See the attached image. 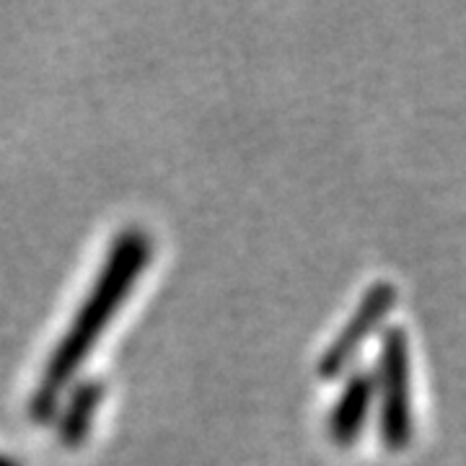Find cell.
Instances as JSON below:
<instances>
[{
	"label": "cell",
	"instance_id": "obj_1",
	"mask_svg": "<svg viewBox=\"0 0 466 466\" xmlns=\"http://www.w3.org/2000/svg\"><path fill=\"white\" fill-rule=\"evenodd\" d=\"M148 257L150 244L140 231H127L116 238L109 257H106V265L101 267V275L81 306L78 317L73 319V324L67 327L66 339L57 345L55 355L47 363L45 379L39 383L32 401V412L36 420L50 417L67 381L88 358V352L96 345L104 327L115 317L119 303L127 299V293L137 280L143 265L148 262Z\"/></svg>",
	"mask_w": 466,
	"mask_h": 466
},
{
	"label": "cell",
	"instance_id": "obj_2",
	"mask_svg": "<svg viewBox=\"0 0 466 466\" xmlns=\"http://www.w3.org/2000/svg\"><path fill=\"white\" fill-rule=\"evenodd\" d=\"M376 401H379V433L389 451H404L415 435L412 410V360L404 327H391L381 337L376 366Z\"/></svg>",
	"mask_w": 466,
	"mask_h": 466
},
{
	"label": "cell",
	"instance_id": "obj_3",
	"mask_svg": "<svg viewBox=\"0 0 466 466\" xmlns=\"http://www.w3.org/2000/svg\"><path fill=\"white\" fill-rule=\"evenodd\" d=\"M397 303V285L389 280H376L368 285L360 303L355 306L352 317L345 321V327L332 339V345L324 350L321 363H319V373L324 379H332L337 373H342V368L348 366L355 358V352L363 348L370 334L381 327L386 314L391 311V306Z\"/></svg>",
	"mask_w": 466,
	"mask_h": 466
},
{
	"label": "cell",
	"instance_id": "obj_4",
	"mask_svg": "<svg viewBox=\"0 0 466 466\" xmlns=\"http://www.w3.org/2000/svg\"><path fill=\"white\" fill-rule=\"evenodd\" d=\"M376 404V383H373V373L368 370H358L352 373L342 389V394L337 397L334 407L329 410L327 417V435L337 446H352L363 428H366L368 415Z\"/></svg>",
	"mask_w": 466,
	"mask_h": 466
},
{
	"label": "cell",
	"instance_id": "obj_5",
	"mask_svg": "<svg viewBox=\"0 0 466 466\" xmlns=\"http://www.w3.org/2000/svg\"><path fill=\"white\" fill-rule=\"evenodd\" d=\"M101 401V386L96 383H86L81 386L76 394H73V400L67 404L66 415L60 420V438L66 441L67 446H76L81 438L88 431V425H91V420H94V412H96V407H99Z\"/></svg>",
	"mask_w": 466,
	"mask_h": 466
},
{
	"label": "cell",
	"instance_id": "obj_6",
	"mask_svg": "<svg viewBox=\"0 0 466 466\" xmlns=\"http://www.w3.org/2000/svg\"><path fill=\"white\" fill-rule=\"evenodd\" d=\"M0 466H16V464H14V461H8V459H3V456H0Z\"/></svg>",
	"mask_w": 466,
	"mask_h": 466
}]
</instances>
